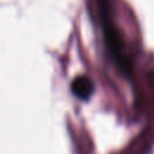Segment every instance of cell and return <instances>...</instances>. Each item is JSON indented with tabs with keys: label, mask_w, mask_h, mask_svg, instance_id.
<instances>
[{
	"label": "cell",
	"mask_w": 154,
	"mask_h": 154,
	"mask_svg": "<svg viewBox=\"0 0 154 154\" xmlns=\"http://www.w3.org/2000/svg\"><path fill=\"white\" fill-rule=\"evenodd\" d=\"M71 89H72L73 94L77 97H79L82 100H87L93 94L94 84H93V82L88 77H85V76H78L77 78L73 79L72 85H71Z\"/></svg>",
	"instance_id": "cell-1"
}]
</instances>
